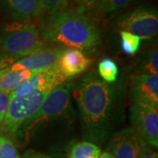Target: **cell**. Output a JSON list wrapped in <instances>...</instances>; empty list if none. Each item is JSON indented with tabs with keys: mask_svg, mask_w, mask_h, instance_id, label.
<instances>
[{
	"mask_svg": "<svg viewBox=\"0 0 158 158\" xmlns=\"http://www.w3.org/2000/svg\"><path fill=\"white\" fill-rule=\"evenodd\" d=\"M149 147L133 127L114 133L107 145V151L114 158H140Z\"/></svg>",
	"mask_w": 158,
	"mask_h": 158,
	"instance_id": "ba28073f",
	"label": "cell"
},
{
	"mask_svg": "<svg viewBox=\"0 0 158 158\" xmlns=\"http://www.w3.org/2000/svg\"><path fill=\"white\" fill-rule=\"evenodd\" d=\"M117 27L141 40L152 39L158 32L157 10L154 6L136 7L118 18Z\"/></svg>",
	"mask_w": 158,
	"mask_h": 158,
	"instance_id": "5b68a950",
	"label": "cell"
},
{
	"mask_svg": "<svg viewBox=\"0 0 158 158\" xmlns=\"http://www.w3.org/2000/svg\"><path fill=\"white\" fill-rule=\"evenodd\" d=\"M99 77L107 84H113L118 77V68L116 62L111 58H104L98 65Z\"/></svg>",
	"mask_w": 158,
	"mask_h": 158,
	"instance_id": "e0dca14e",
	"label": "cell"
},
{
	"mask_svg": "<svg viewBox=\"0 0 158 158\" xmlns=\"http://www.w3.org/2000/svg\"><path fill=\"white\" fill-rule=\"evenodd\" d=\"M0 6L19 23L27 22L42 11L39 0H0Z\"/></svg>",
	"mask_w": 158,
	"mask_h": 158,
	"instance_id": "4fadbf2b",
	"label": "cell"
},
{
	"mask_svg": "<svg viewBox=\"0 0 158 158\" xmlns=\"http://www.w3.org/2000/svg\"><path fill=\"white\" fill-rule=\"evenodd\" d=\"M67 79L56 64L34 75L18 89L11 92V98L27 96L34 92H50L62 85Z\"/></svg>",
	"mask_w": 158,
	"mask_h": 158,
	"instance_id": "9c48e42d",
	"label": "cell"
},
{
	"mask_svg": "<svg viewBox=\"0 0 158 158\" xmlns=\"http://www.w3.org/2000/svg\"><path fill=\"white\" fill-rule=\"evenodd\" d=\"M120 48L127 56H135L140 48L141 39L135 34L120 31Z\"/></svg>",
	"mask_w": 158,
	"mask_h": 158,
	"instance_id": "ac0fdd59",
	"label": "cell"
},
{
	"mask_svg": "<svg viewBox=\"0 0 158 158\" xmlns=\"http://www.w3.org/2000/svg\"><path fill=\"white\" fill-rule=\"evenodd\" d=\"M38 72L29 70H8L0 77V90L11 93Z\"/></svg>",
	"mask_w": 158,
	"mask_h": 158,
	"instance_id": "5bb4252c",
	"label": "cell"
},
{
	"mask_svg": "<svg viewBox=\"0 0 158 158\" xmlns=\"http://www.w3.org/2000/svg\"><path fill=\"white\" fill-rule=\"evenodd\" d=\"M23 158H55L49 156H47L44 154H41V153L37 152V151H34V150H27L26 151L24 154V156Z\"/></svg>",
	"mask_w": 158,
	"mask_h": 158,
	"instance_id": "cb8c5ba5",
	"label": "cell"
},
{
	"mask_svg": "<svg viewBox=\"0 0 158 158\" xmlns=\"http://www.w3.org/2000/svg\"><path fill=\"white\" fill-rule=\"evenodd\" d=\"M10 100H11V93H6L0 90V125L5 118Z\"/></svg>",
	"mask_w": 158,
	"mask_h": 158,
	"instance_id": "603a6c76",
	"label": "cell"
},
{
	"mask_svg": "<svg viewBox=\"0 0 158 158\" xmlns=\"http://www.w3.org/2000/svg\"><path fill=\"white\" fill-rule=\"evenodd\" d=\"M18 60H19V57L0 52V77L6 72V69L9 68L14 62H17Z\"/></svg>",
	"mask_w": 158,
	"mask_h": 158,
	"instance_id": "7402d4cb",
	"label": "cell"
},
{
	"mask_svg": "<svg viewBox=\"0 0 158 158\" xmlns=\"http://www.w3.org/2000/svg\"><path fill=\"white\" fill-rule=\"evenodd\" d=\"M77 4L82 6H90L97 3L98 0H74Z\"/></svg>",
	"mask_w": 158,
	"mask_h": 158,
	"instance_id": "484cf974",
	"label": "cell"
},
{
	"mask_svg": "<svg viewBox=\"0 0 158 158\" xmlns=\"http://www.w3.org/2000/svg\"><path fill=\"white\" fill-rule=\"evenodd\" d=\"M85 139L102 144L113 128L118 106L116 85L104 82L94 72L88 74L75 90Z\"/></svg>",
	"mask_w": 158,
	"mask_h": 158,
	"instance_id": "6da1fadb",
	"label": "cell"
},
{
	"mask_svg": "<svg viewBox=\"0 0 158 158\" xmlns=\"http://www.w3.org/2000/svg\"><path fill=\"white\" fill-rule=\"evenodd\" d=\"M130 92L134 102L158 109V76L135 74L131 77Z\"/></svg>",
	"mask_w": 158,
	"mask_h": 158,
	"instance_id": "8fae6325",
	"label": "cell"
},
{
	"mask_svg": "<svg viewBox=\"0 0 158 158\" xmlns=\"http://www.w3.org/2000/svg\"><path fill=\"white\" fill-rule=\"evenodd\" d=\"M63 50L62 48H42L27 56L20 58L7 69L40 72L56 65Z\"/></svg>",
	"mask_w": 158,
	"mask_h": 158,
	"instance_id": "30bf717a",
	"label": "cell"
},
{
	"mask_svg": "<svg viewBox=\"0 0 158 158\" xmlns=\"http://www.w3.org/2000/svg\"><path fill=\"white\" fill-rule=\"evenodd\" d=\"M138 74L158 75L157 48H152L141 55L137 64Z\"/></svg>",
	"mask_w": 158,
	"mask_h": 158,
	"instance_id": "9a60e30c",
	"label": "cell"
},
{
	"mask_svg": "<svg viewBox=\"0 0 158 158\" xmlns=\"http://www.w3.org/2000/svg\"><path fill=\"white\" fill-rule=\"evenodd\" d=\"M0 158H20L14 143L4 135H0Z\"/></svg>",
	"mask_w": 158,
	"mask_h": 158,
	"instance_id": "ffe728a7",
	"label": "cell"
},
{
	"mask_svg": "<svg viewBox=\"0 0 158 158\" xmlns=\"http://www.w3.org/2000/svg\"><path fill=\"white\" fill-rule=\"evenodd\" d=\"M140 158H158V155L156 151H154L149 148Z\"/></svg>",
	"mask_w": 158,
	"mask_h": 158,
	"instance_id": "d4e9b609",
	"label": "cell"
},
{
	"mask_svg": "<svg viewBox=\"0 0 158 158\" xmlns=\"http://www.w3.org/2000/svg\"><path fill=\"white\" fill-rule=\"evenodd\" d=\"M51 44L91 49L100 43V33L96 26L77 11L61 10L54 13L40 33Z\"/></svg>",
	"mask_w": 158,
	"mask_h": 158,
	"instance_id": "7a4b0ae2",
	"label": "cell"
},
{
	"mask_svg": "<svg viewBox=\"0 0 158 158\" xmlns=\"http://www.w3.org/2000/svg\"><path fill=\"white\" fill-rule=\"evenodd\" d=\"M133 128L141 139L152 147H158V109L134 102L130 109Z\"/></svg>",
	"mask_w": 158,
	"mask_h": 158,
	"instance_id": "52a82bcc",
	"label": "cell"
},
{
	"mask_svg": "<svg viewBox=\"0 0 158 158\" xmlns=\"http://www.w3.org/2000/svg\"><path fill=\"white\" fill-rule=\"evenodd\" d=\"M98 145L88 141L77 142L71 148L69 158H98L101 154Z\"/></svg>",
	"mask_w": 158,
	"mask_h": 158,
	"instance_id": "2e32d148",
	"label": "cell"
},
{
	"mask_svg": "<svg viewBox=\"0 0 158 158\" xmlns=\"http://www.w3.org/2000/svg\"><path fill=\"white\" fill-rule=\"evenodd\" d=\"M39 3L41 9L55 13L65 8L68 4V0H39Z\"/></svg>",
	"mask_w": 158,
	"mask_h": 158,
	"instance_id": "44dd1931",
	"label": "cell"
},
{
	"mask_svg": "<svg viewBox=\"0 0 158 158\" xmlns=\"http://www.w3.org/2000/svg\"><path fill=\"white\" fill-rule=\"evenodd\" d=\"M98 158H114V157H113V155L109 152V151L106 150V151H104V152L100 154V156H99V157Z\"/></svg>",
	"mask_w": 158,
	"mask_h": 158,
	"instance_id": "4316f807",
	"label": "cell"
},
{
	"mask_svg": "<svg viewBox=\"0 0 158 158\" xmlns=\"http://www.w3.org/2000/svg\"><path fill=\"white\" fill-rule=\"evenodd\" d=\"M91 64V60L77 48L64 49L57 63L58 68L67 77H74L86 71Z\"/></svg>",
	"mask_w": 158,
	"mask_h": 158,
	"instance_id": "7c38bea8",
	"label": "cell"
},
{
	"mask_svg": "<svg viewBox=\"0 0 158 158\" xmlns=\"http://www.w3.org/2000/svg\"><path fill=\"white\" fill-rule=\"evenodd\" d=\"M135 0H98V7L105 14H111L128 6Z\"/></svg>",
	"mask_w": 158,
	"mask_h": 158,
	"instance_id": "d6986e66",
	"label": "cell"
},
{
	"mask_svg": "<svg viewBox=\"0 0 158 158\" xmlns=\"http://www.w3.org/2000/svg\"><path fill=\"white\" fill-rule=\"evenodd\" d=\"M69 108V90L66 86L60 85L47 94L38 110L20 127L17 134L23 140L27 141L38 128L63 117Z\"/></svg>",
	"mask_w": 158,
	"mask_h": 158,
	"instance_id": "3957f363",
	"label": "cell"
},
{
	"mask_svg": "<svg viewBox=\"0 0 158 158\" xmlns=\"http://www.w3.org/2000/svg\"><path fill=\"white\" fill-rule=\"evenodd\" d=\"M44 44L39 29L27 22L8 26L0 36V52L19 59L42 48Z\"/></svg>",
	"mask_w": 158,
	"mask_h": 158,
	"instance_id": "277c9868",
	"label": "cell"
},
{
	"mask_svg": "<svg viewBox=\"0 0 158 158\" xmlns=\"http://www.w3.org/2000/svg\"><path fill=\"white\" fill-rule=\"evenodd\" d=\"M48 92H34L24 97L11 98L5 118L2 121L4 130L11 135L38 110Z\"/></svg>",
	"mask_w": 158,
	"mask_h": 158,
	"instance_id": "8992f818",
	"label": "cell"
}]
</instances>
